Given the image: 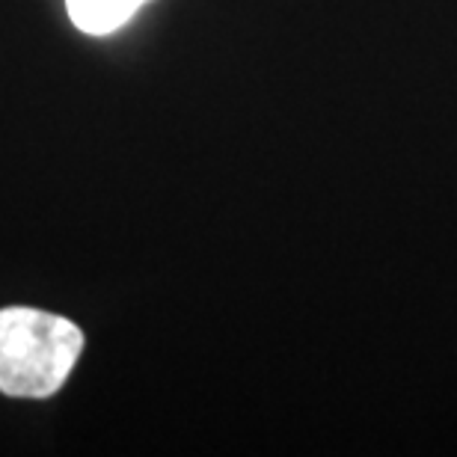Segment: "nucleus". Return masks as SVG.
Returning a JSON list of instances; mask_svg holds the SVG:
<instances>
[{
    "label": "nucleus",
    "instance_id": "obj_1",
    "mask_svg": "<svg viewBox=\"0 0 457 457\" xmlns=\"http://www.w3.org/2000/svg\"><path fill=\"white\" fill-rule=\"evenodd\" d=\"M84 353L75 321L33 306L0 309V392L9 398H51L66 386Z\"/></svg>",
    "mask_w": 457,
    "mask_h": 457
},
{
    "label": "nucleus",
    "instance_id": "obj_2",
    "mask_svg": "<svg viewBox=\"0 0 457 457\" xmlns=\"http://www.w3.org/2000/svg\"><path fill=\"white\" fill-rule=\"evenodd\" d=\"M149 0H66L71 24L87 36H111L125 27Z\"/></svg>",
    "mask_w": 457,
    "mask_h": 457
}]
</instances>
